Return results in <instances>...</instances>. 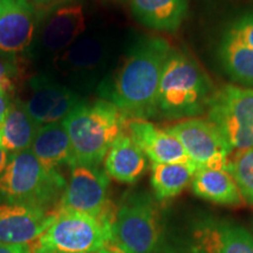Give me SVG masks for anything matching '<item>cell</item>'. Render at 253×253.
Here are the masks:
<instances>
[{
	"label": "cell",
	"instance_id": "7",
	"mask_svg": "<svg viewBox=\"0 0 253 253\" xmlns=\"http://www.w3.org/2000/svg\"><path fill=\"white\" fill-rule=\"evenodd\" d=\"M109 177L100 167L73 163L56 210L88 214L112 231L116 207L110 202Z\"/></svg>",
	"mask_w": 253,
	"mask_h": 253
},
{
	"label": "cell",
	"instance_id": "5",
	"mask_svg": "<svg viewBox=\"0 0 253 253\" xmlns=\"http://www.w3.org/2000/svg\"><path fill=\"white\" fill-rule=\"evenodd\" d=\"M112 242L129 253H160L163 231L160 210L145 191L128 192L116 207Z\"/></svg>",
	"mask_w": 253,
	"mask_h": 253
},
{
	"label": "cell",
	"instance_id": "33",
	"mask_svg": "<svg viewBox=\"0 0 253 253\" xmlns=\"http://www.w3.org/2000/svg\"><path fill=\"white\" fill-rule=\"evenodd\" d=\"M33 253H59V252H43V251H33Z\"/></svg>",
	"mask_w": 253,
	"mask_h": 253
},
{
	"label": "cell",
	"instance_id": "3",
	"mask_svg": "<svg viewBox=\"0 0 253 253\" xmlns=\"http://www.w3.org/2000/svg\"><path fill=\"white\" fill-rule=\"evenodd\" d=\"M128 116L109 101L82 102L63 120L74 163L100 167L110 145L126 130Z\"/></svg>",
	"mask_w": 253,
	"mask_h": 253
},
{
	"label": "cell",
	"instance_id": "15",
	"mask_svg": "<svg viewBox=\"0 0 253 253\" xmlns=\"http://www.w3.org/2000/svg\"><path fill=\"white\" fill-rule=\"evenodd\" d=\"M55 212L17 204H0V243L33 244L45 232Z\"/></svg>",
	"mask_w": 253,
	"mask_h": 253
},
{
	"label": "cell",
	"instance_id": "11",
	"mask_svg": "<svg viewBox=\"0 0 253 253\" xmlns=\"http://www.w3.org/2000/svg\"><path fill=\"white\" fill-rule=\"evenodd\" d=\"M188 253H253V236L232 221L207 218L188 236Z\"/></svg>",
	"mask_w": 253,
	"mask_h": 253
},
{
	"label": "cell",
	"instance_id": "12",
	"mask_svg": "<svg viewBox=\"0 0 253 253\" xmlns=\"http://www.w3.org/2000/svg\"><path fill=\"white\" fill-rule=\"evenodd\" d=\"M108 43L96 34H82L54 58L56 71L73 86L84 87L94 80L108 58Z\"/></svg>",
	"mask_w": 253,
	"mask_h": 253
},
{
	"label": "cell",
	"instance_id": "10",
	"mask_svg": "<svg viewBox=\"0 0 253 253\" xmlns=\"http://www.w3.org/2000/svg\"><path fill=\"white\" fill-rule=\"evenodd\" d=\"M28 89L27 99L23 102L40 126L62 122L82 102L81 96L73 88L49 75L32 78Z\"/></svg>",
	"mask_w": 253,
	"mask_h": 253
},
{
	"label": "cell",
	"instance_id": "8",
	"mask_svg": "<svg viewBox=\"0 0 253 253\" xmlns=\"http://www.w3.org/2000/svg\"><path fill=\"white\" fill-rule=\"evenodd\" d=\"M207 110L232 149L253 148V88L225 84L214 89Z\"/></svg>",
	"mask_w": 253,
	"mask_h": 253
},
{
	"label": "cell",
	"instance_id": "19",
	"mask_svg": "<svg viewBox=\"0 0 253 253\" xmlns=\"http://www.w3.org/2000/svg\"><path fill=\"white\" fill-rule=\"evenodd\" d=\"M31 150L48 169L60 170L63 166L71 167L74 163L71 138L63 122L41 126Z\"/></svg>",
	"mask_w": 253,
	"mask_h": 253
},
{
	"label": "cell",
	"instance_id": "26",
	"mask_svg": "<svg viewBox=\"0 0 253 253\" xmlns=\"http://www.w3.org/2000/svg\"><path fill=\"white\" fill-rule=\"evenodd\" d=\"M227 30L253 48V13H246L237 18Z\"/></svg>",
	"mask_w": 253,
	"mask_h": 253
},
{
	"label": "cell",
	"instance_id": "13",
	"mask_svg": "<svg viewBox=\"0 0 253 253\" xmlns=\"http://www.w3.org/2000/svg\"><path fill=\"white\" fill-rule=\"evenodd\" d=\"M40 15L26 0H0V55L19 58L36 39Z\"/></svg>",
	"mask_w": 253,
	"mask_h": 253
},
{
	"label": "cell",
	"instance_id": "32",
	"mask_svg": "<svg viewBox=\"0 0 253 253\" xmlns=\"http://www.w3.org/2000/svg\"><path fill=\"white\" fill-rule=\"evenodd\" d=\"M101 1H107V2H121V1H126V0H101Z\"/></svg>",
	"mask_w": 253,
	"mask_h": 253
},
{
	"label": "cell",
	"instance_id": "16",
	"mask_svg": "<svg viewBox=\"0 0 253 253\" xmlns=\"http://www.w3.org/2000/svg\"><path fill=\"white\" fill-rule=\"evenodd\" d=\"M126 132L153 163H192L175 136L148 120L130 119L126 125Z\"/></svg>",
	"mask_w": 253,
	"mask_h": 253
},
{
	"label": "cell",
	"instance_id": "14",
	"mask_svg": "<svg viewBox=\"0 0 253 253\" xmlns=\"http://www.w3.org/2000/svg\"><path fill=\"white\" fill-rule=\"evenodd\" d=\"M86 31V17L80 4H69L53 9L43 17L38 43L42 53L58 56L69 48Z\"/></svg>",
	"mask_w": 253,
	"mask_h": 253
},
{
	"label": "cell",
	"instance_id": "20",
	"mask_svg": "<svg viewBox=\"0 0 253 253\" xmlns=\"http://www.w3.org/2000/svg\"><path fill=\"white\" fill-rule=\"evenodd\" d=\"M40 126L32 119L20 99H13L0 122V145L9 156L31 149Z\"/></svg>",
	"mask_w": 253,
	"mask_h": 253
},
{
	"label": "cell",
	"instance_id": "21",
	"mask_svg": "<svg viewBox=\"0 0 253 253\" xmlns=\"http://www.w3.org/2000/svg\"><path fill=\"white\" fill-rule=\"evenodd\" d=\"M191 189L197 197L224 207H238L244 202L229 170L197 169L192 177Z\"/></svg>",
	"mask_w": 253,
	"mask_h": 253
},
{
	"label": "cell",
	"instance_id": "4",
	"mask_svg": "<svg viewBox=\"0 0 253 253\" xmlns=\"http://www.w3.org/2000/svg\"><path fill=\"white\" fill-rule=\"evenodd\" d=\"M67 179L43 166L31 149L9 157L0 175V204H17L55 212Z\"/></svg>",
	"mask_w": 253,
	"mask_h": 253
},
{
	"label": "cell",
	"instance_id": "29",
	"mask_svg": "<svg viewBox=\"0 0 253 253\" xmlns=\"http://www.w3.org/2000/svg\"><path fill=\"white\" fill-rule=\"evenodd\" d=\"M12 100H13L12 94L0 91V122L5 118L6 113H7L9 106H11Z\"/></svg>",
	"mask_w": 253,
	"mask_h": 253
},
{
	"label": "cell",
	"instance_id": "2",
	"mask_svg": "<svg viewBox=\"0 0 253 253\" xmlns=\"http://www.w3.org/2000/svg\"><path fill=\"white\" fill-rule=\"evenodd\" d=\"M213 91L201 65L186 52L172 49L160 81L157 114L171 121L197 118L207 112Z\"/></svg>",
	"mask_w": 253,
	"mask_h": 253
},
{
	"label": "cell",
	"instance_id": "18",
	"mask_svg": "<svg viewBox=\"0 0 253 253\" xmlns=\"http://www.w3.org/2000/svg\"><path fill=\"white\" fill-rule=\"evenodd\" d=\"M132 15L155 31L176 32L188 14V0H129Z\"/></svg>",
	"mask_w": 253,
	"mask_h": 253
},
{
	"label": "cell",
	"instance_id": "25",
	"mask_svg": "<svg viewBox=\"0 0 253 253\" xmlns=\"http://www.w3.org/2000/svg\"><path fill=\"white\" fill-rule=\"evenodd\" d=\"M21 69L19 58L0 55V91L12 94L18 86Z\"/></svg>",
	"mask_w": 253,
	"mask_h": 253
},
{
	"label": "cell",
	"instance_id": "23",
	"mask_svg": "<svg viewBox=\"0 0 253 253\" xmlns=\"http://www.w3.org/2000/svg\"><path fill=\"white\" fill-rule=\"evenodd\" d=\"M197 167L194 163H153L151 186L157 201L176 197L191 183Z\"/></svg>",
	"mask_w": 253,
	"mask_h": 253
},
{
	"label": "cell",
	"instance_id": "27",
	"mask_svg": "<svg viewBox=\"0 0 253 253\" xmlns=\"http://www.w3.org/2000/svg\"><path fill=\"white\" fill-rule=\"evenodd\" d=\"M32 7H33L40 15V18L45 17L53 9L60 7V6L67 5L73 0H26Z\"/></svg>",
	"mask_w": 253,
	"mask_h": 253
},
{
	"label": "cell",
	"instance_id": "1",
	"mask_svg": "<svg viewBox=\"0 0 253 253\" xmlns=\"http://www.w3.org/2000/svg\"><path fill=\"white\" fill-rule=\"evenodd\" d=\"M171 52V46L163 38H142L126 53L116 72L101 84V97L115 104L129 119L156 116L160 81Z\"/></svg>",
	"mask_w": 253,
	"mask_h": 253
},
{
	"label": "cell",
	"instance_id": "28",
	"mask_svg": "<svg viewBox=\"0 0 253 253\" xmlns=\"http://www.w3.org/2000/svg\"><path fill=\"white\" fill-rule=\"evenodd\" d=\"M0 253H33L31 245L2 244L0 243Z\"/></svg>",
	"mask_w": 253,
	"mask_h": 253
},
{
	"label": "cell",
	"instance_id": "24",
	"mask_svg": "<svg viewBox=\"0 0 253 253\" xmlns=\"http://www.w3.org/2000/svg\"><path fill=\"white\" fill-rule=\"evenodd\" d=\"M229 171L235 177L243 199L253 205V148L236 150L230 160Z\"/></svg>",
	"mask_w": 253,
	"mask_h": 253
},
{
	"label": "cell",
	"instance_id": "9",
	"mask_svg": "<svg viewBox=\"0 0 253 253\" xmlns=\"http://www.w3.org/2000/svg\"><path fill=\"white\" fill-rule=\"evenodd\" d=\"M197 169L229 170L232 148L210 120L192 118L167 126Z\"/></svg>",
	"mask_w": 253,
	"mask_h": 253
},
{
	"label": "cell",
	"instance_id": "17",
	"mask_svg": "<svg viewBox=\"0 0 253 253\" xmlns=\"http://www.w3.org/2000/svg\"><path fill=\"white\" fill-rule=\"evenodd\" d=\"M103 163L109 178L126 184L137 182L148 168L147 156L126 130L110 145Z\"/></svg>",
	"mask_w": 253,
	"mask_h": 253
},
{
	"label": "cell",
	"instance_id": "31",
	"mask_svg": "<svg viewBox=\"0 0 253 253\" xmlns=\"http://www.w3.org/2000/svg\"><path fill=\"white\" fill-rule=\"evenodd\" d=\"M9 157L11 156H9L7 151H6L4 148L0 145V175H1V172L4 171L6 166H7Z\"/></svg>",
	"mask_w": 253,
	"mask_h": 253
},
{
	"label": "cell",
	"instance_id": "22",
	"mask_svg": "<svg viewBox=\"0 0 253 253\" xmlns=\"http://www.w3.org/2000/svg\"><path fill=\"white\" fill-rule=\"evenodd\" d=\"M218 56L226 74L233 81L253 88V48L226 30L218 47Z\"/></svg>",
	"mask_w": 253,
	"mask_h": 253
},
{
	"label": "cell",
	"instance_id": "30",
	"mask_svg": "<svg viewBox=\"0 0 253 253\" xmlns=\"http://www.w3.org/2000/svg\"><path fill=\"white\" fill-rule=\"evenodd\" d=\"M96 253H129L126 252V250H123L121 246H119L118 244H115V243L110 242L107 243V244H104V246L101 250H99Z\"/></svg>",
	"mask_w": 253,
	"mask_h": 253
},
{
	"label": "cell",
	"instance_id": "6",
	"mask_svg": "<svg viewBox=\"0 0 253 253\" xmlns=\"http://www.w3.org/2000/svg\"><path fill=\"white\" fill-rule=\"evenodd\" d=\"M112 240V231L88 214L56 210L54 220L31 244L32 251L96 253Z\"/></svg>",
	"mask_w": 253,
	"mask_h": 253
}]
</instances>
